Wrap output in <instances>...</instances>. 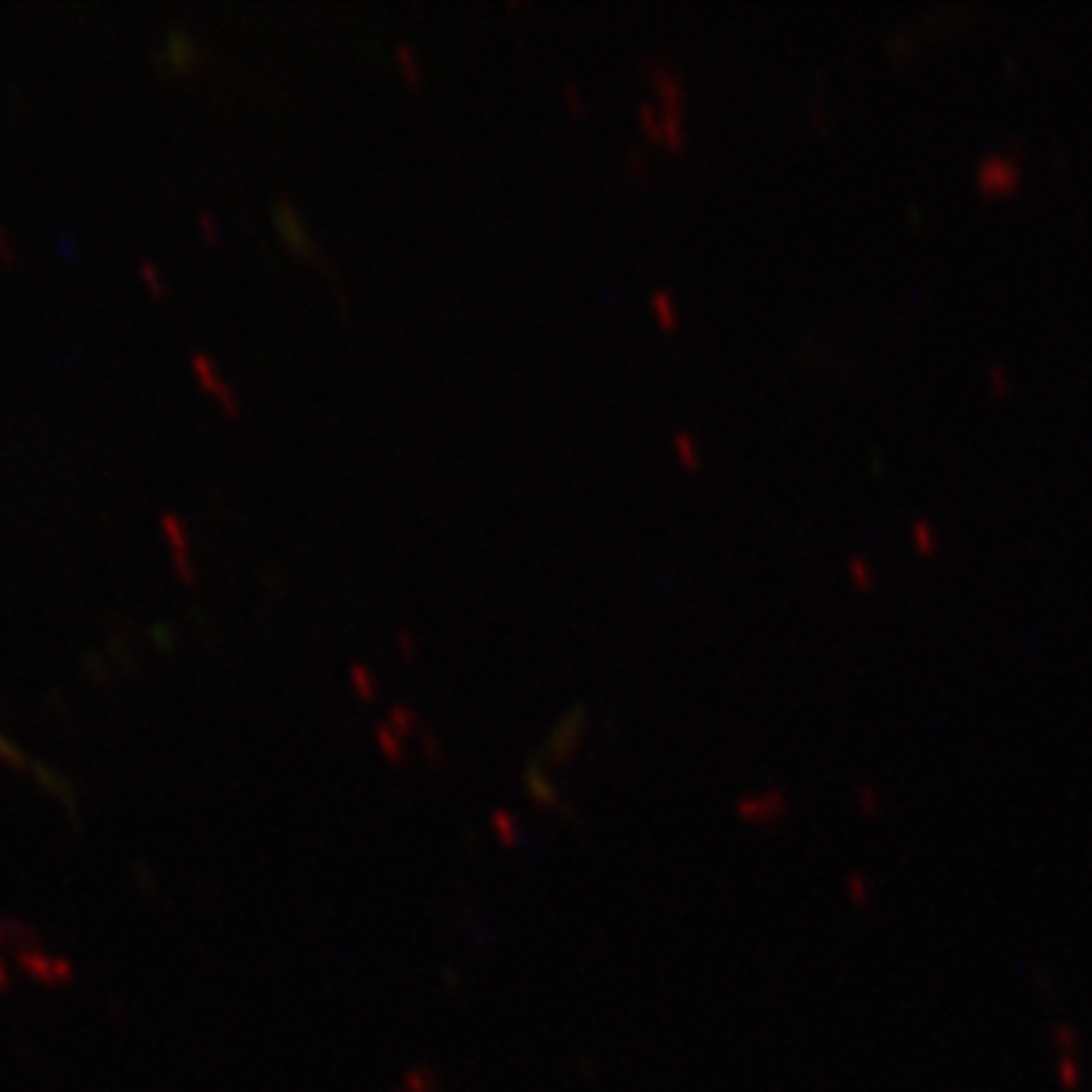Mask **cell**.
I'll use <instances>...</instances> for the list:
<instances>
[{
  "mask_svg": "<svg viewBox=\"0 0 1092 1092\" xmlns=\"http://www.w3.org/2000/svg\"><path fill=\"white\" fill-rule=\"evenodd\" d=\"M276 219H279V228L286 231V237H289V240L295 243L301 252H306V256H313L316 261L325 264V268H331L328 258L322 256L319 243H313V240H310V234H306V228H304V222H301V216H298L295 204H289V201L279 204V207H276Z\"/></svg>",
  "mask_w": 1092,
  "mask_h": 1092,
  "instance_id": "1",
  "label": "cell"
},
{
  "mask_svg": "<svg viewBox=\"0 0 1092 1092\" xmlns=\"http://www.w3.org/2000/svg\"><path fill=\"white\" fill-rule=\"evenodd\" d=\"M647 70H650V79L655 82V89H659V94L665 97V104L683 109V94L686 91H683L680 74H674V70H670L668 64L653 61V58H647Z\"/></svg>",
  "mask_w": 1092,
  "mask_h": 1092,
  "instance_id": "2",
  "label": "cell"
},
{
  "mask_svg": "<svg viewBox=\"0 0 1092 1092\" xmlns=\"http://www.w3.org/2000/svg\"><path fill=\"white\" fill-rule=\"evenodd\" d=\"M662 137H668V143H670V146H683V143H686L683 109H677V107H665V113H662Z\"/></svg>",
  "mask_w": 1092,
  "mask_h": 1092,
  "instance_id": "3",
  "label": "cell"
},
{
  "mask_svg": "<svg viewBox=\"0 0 1092 1092\" xmlns=\"http://www.w3.org/2000/svg\"><path fill=\"white\" fill-rule=\"evenodd\" d=\"M650 304H653V310H655V316H659L662 325H677V304L670 301L668 291L655 289L650 295Z\"/></svg>",
  "mask_w": 1092,
  "mask_h": 1092,
  "instance_id": "4",
  "label": "cell"
},
{
  "mask_svg": "<svg viewBox=\"0 0 1092 1092\" xmlns=\"http://www.w3.org/2000/svg\"><path fill=\"white\" fill-rule=\"evenodd\" d=\"M637 113H640V122H643V131H647L650 137H662V113L655 109L653 101H640Z\"/></svg>",
  "mask_w": 1092,
  "mask_h": 1092,
  "instance_id": "5",
  "label": "cell"
},
{
  "mask_svg": "<svg viewBox=\"0 0 1092 1092\" xmlns=\"http://www.w3.org/2000/svg\"><path fill=\"white\" fill-rule=\"evenodd\" d=\"M674 450L680 453V458H683L689 468L698 465V450H695V443H692V434H689V431H677V434H674Z\"/></svg>",
  "mask_w": 1092,
  "mask_h": 1092,
  "instance_id": "6",
  "label": "cell"
},
{
  "mask_svg": "<svg viewBox=\"0 0 1092 1092\" xmlns=\"http://www.w3.org/2000/svg\"><path fill=\"white\" fill-rule=\"evenodd\" d=\"M398 58H401L404 70H407V76L419 79V58H416V49L410 43H398Z\"/></svg>",
  "mask_w": 1092,
  "mask_h": 1092,
  "instance_id": "7",
  "label": "cell"
},
{
  "mask_svg": "<svg viewBox=\"0 0 1092 1092\" xmlns=\"http://www.w3.org/2000/svg\"><path fill=\"white\" fill-rule=\"evenodd\" d=\"M565 97H568V104H571L573 109H583V107H586L583 94H580L577 86H573V82H568V86H565Z\"/></svg>",
  "mask_w": 1092,
  "mask_h": 1092,
  "instance_id": "8",
  "label": "cell"
},
{
  "mask_svg": "<svg viewBox=\"0 0 1092 1092\" xmlns=\"http://www.w3.org/2000/svg\"><path fill=\"white\" fill-rule=\"evenodd\" d=\"M628 161H632V164H635V171H637V174H643V171H650V161H647V156H643V152H640V149H632V152H628Z\"/></svg>",
  "mask_w": 1092,
  "mask_h": 1092,
  "instance_id": "9",
  "label": "cell"
}]
</instances>
